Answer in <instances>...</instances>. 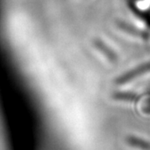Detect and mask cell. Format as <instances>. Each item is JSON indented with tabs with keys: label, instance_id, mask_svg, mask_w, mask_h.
<instances>
[{
	"label": "cell",
	"instance_id": "1",
	"mask_svg": "<svg viewBox=\"0 0 150 150\" xmlns=\"http://www.w3.org/2000/svg\"><path fill=\"white\" fill-rule=\"evenodd\" d=\"M93 45L99 52H100L103 54L110 62H117L118 60L117 54L107 44L103 42V40L100 39V38H96L93 41Z\"/></svg>",
	"mask_w": 150,
	"mask_h": 150
},
{
	"label": "cell",
	"instance_id": "2",
	"mask_svg": "<svg viewBox=\"0 0 150 150\" xmlns=\"http://www.w3.org/2000/svg\"><path fill=\"white\" fill-rule=\"evenodd\" d=\"M126 142L129 146L133 148L139 149L141 150H150V143L147 141L141 139L134 136H128L126 138Z\"/></svg>",
	"mask_w": 150,
	"mask_h": 150
},
{
	"label": "cell",
	"instance_id": "3",
	"mask_svg": "<svg viewBox=\"0 0 150 150\" xmlns=\"http://www.w3.org/2000/svg\"><path fill=\"white\" fill-rule=\"evenodd\" d=\"M112 97L116 100H132L134 99L135 96L129 92L117 91L112 93Z\"/></svg>",
	"mask_w": 150,
	"mask_h": 150
}]
</instances>
